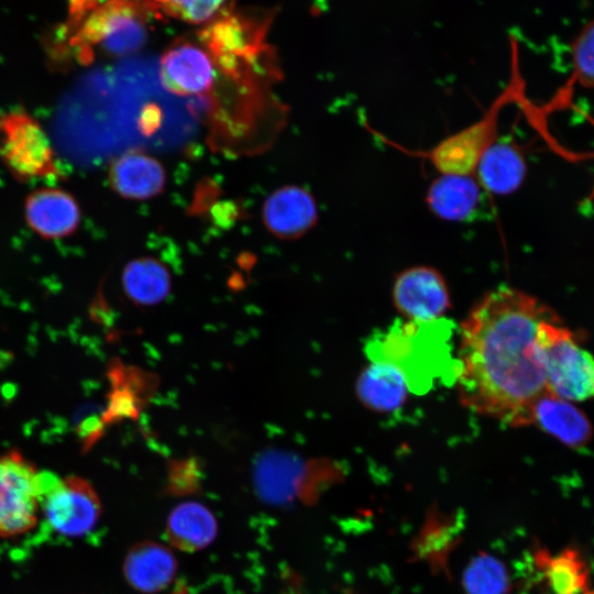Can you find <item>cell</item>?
Segmentation results:
<instances>
[{
	"label": "cell",
	"mask_w": 594,
	"mask_h": 594,
	"mask_svg": "<svg viewBox=\"0 0 594 594\" xmlns=\"http://www.w3.org/2000/svg\"><path fill=\"white\" fill-rule=\"evenodd\" d=\"M559 320L537 298L498 286L463 321L458 351L460 400L473 411L512 427L531 425L535 403L548 393L539 324Z\"/></svg>",
	"instance_id": "6da1fadb"
},
{
	"label": "cell",
	"mask_w": 594,
	"mask_h": 594,
	"mask_svg": "<svg viewBox=\"0 0 594 594\" xmlns=\"http://www.w3.org/2000/svg\"><path fill=\"white\" fill-rule=\"evenodd\" d=\"M451 341L450 321H396L373 333L365 352L371 362L395 366L411 393L425 394L439 383H455L460 365Z\"/></svg>",
	"instance_id": "7a4b0ae2"
},
{
	"label": "cell",
	"mask_w": 594,
	"mask_h": 594,
	"mask_svg": "<svg viewBox=\"0 0 594 594\" xmlns=\"http://www.w3.org/2000/svg\"><path fill=\"white\" fill-rule=\"evenodd\" d=\"M339 471L329 463L305 461L282 449H268L258 454L253 465L256 495L266 504L289 505L315 503L338 479Z\"/></svg>",
	"instance_id": "3957f363"
},
{
	"label": "cell",
	"mask_w": 594,
	"mask_h": 594,
	"mask_svg": "<svg viewBox=\"0 0 594 594\" xmlns=\"http://www.w3.org/2000/svg\"><path fill=\"white\" fill-rule=\"evenodd\" d=\"M559 320L539 324L538 345L548 393L564 400L594 397V356Z\"/></svg>",
	"instance_id": "277c9868"
},
{
	"label": "cell",
	"mask_w": 594,
	"mask_h": 594,
	"mask_svg": "<svg viewBox=\"0 0 594 594\" xmlns=\"http://www.w3.org/2000/svg\"><path fill=\"white\" fill-rule=\"evenodd\" d=\"M101 510L100 498L88 481L41 471L40 520L53 532L82 537L95 528Z\"/></svg>",
	"instance_id": "5b68a950"
},
{
	"label": "cell",
	"mask_w": 594,
	"mask_h": 594,
	"mask_svg": "<svg viewBox=\"0 0 594 594\" xmlns=\"http://www.w3.org/2000/svg\"><path fill=\"white\" fill-rule=\"evenodd\" d=\"M0 162L18 180L59 175L48 135L24 110L9 111L0 117Z\"/></svg>",
	"instance_id": "8992f818"
},
{
	"label": "cell",
	"mask_w": 594,
	"mask_h": 594,
	"mask_svg": "<svg viewBox=\"0 0 594 594\" xmlns=\"http://www.w3.org/2000/svg\"><path fill=\"white\" fill-rule=\"evenodd\" d=\"M41 470L13 450L0 455V537L30 532L40 522Z\"/></svg>",
	"instance_id": "52a82bcc"
},
{
	"label": "cell",
	"mask_w": 594,
	"mask_h": 594,
	"mask_svg": "<svg viewBox=\"0 0 594 594\" xmlns=\"http://www.w3.org/2000/svg\"><path fill=\"white\" fill-rule=\"evenodd\" d=\"M518 85L514 76L508 88L490 105L481 118L442 139L427 153L440 174L474 175L481 157L498 138L499 113L514 98Z\"/></svg>",
	"instance_id": "ba28073f"
},
{
	"label": "cell",
	"mask_w": 594,
	"mask_h": 594,
	"mask_svg": "<svg viewBox=\"0 0 594 594\" xmlns=\"http://www.w3.org/2000/svg\"><path fill=\"white\" fill-rule=\"evenodd\" d=\"M153 10L145 0H110L90 18L84 36L113 54L132 52L143 43Z\"/></svg>",
	"instance_id": "9c48e42d"
},
{
	"label": "cell",
	"mask_w": 594,
	"mask_h": 594,
	"mask_svg": "<svg viewBox=\"0 0 594 594\" xmlns=\"http://www.w3.org/2000/svg\"><path fill=\"white\" fill-rule=\"evenodd\" d=\"M393 301L406 320L432 321L450 307L443 276L430 266H414L400 272L393 284Z\"/></svg>",
	"instance_id": "30bf717a"
},
{
	"label": "cell",
	"mask_w": 594,
	"mask_h": 594,
	"mask_svg": "<svg viewBox=\"0 0 594 594\" xmlns=\"http://www.w3.org/2000/svg\"><path fill=\"white\" fill-rule=\"evenodd\" d=\"M158 73L163 87L182 97L211 92L218 79L211 54L189 41L175 43L164 52Z\"/></svg>",
	"instance_id": "8fae6325"
},
{
	"label": "cell",
	"mask_w": 594,
	"mask_h": 594,
	"mask_svg": "<svg viewBox=\"0 0 594 594\" xmlns=\"http://www.w3.org/2000/svg\"><path fill=\"white\" fill-rule=\"evenodd\" d=\"M262 219L266 230L283 240H295L312 229L318 207L309 190L297 185L275 189L264 201Z\"/></svg>",
	"instance_id": "7c38bea8"
},
{
	"label": "cell",
	"mask_w": 594,
	"mask_h": 594,
	"mask_svg": "<svg viewBox=\"0 0 594 594\" xmlns=\"http://www.w3.org/2000/svg\"><path fill=\"white\" fill-rule=\"evenodd\" d=\"M177 570L178 563L173 550L152 540L133 544L123 561L125 581L143 594L164 591L174 581Z\"/></svg>",
	"instance_id": "4fadbf2b"
},
{
	"label": "cell",
	"mask_w": 594,
	"mask_h": 594,
	"mask_svg": "<svg viewBox=\"0 0 594 594\" xmlns=\"http://www.w3.org/2000/svg\"><path fill=\"white\" fill-rule=\"evenodd\" d=\"M25 218L30 228L42 238L59 239L77 230L80 209L69 193L54 187L41 188L28 196Z\"/></svg>",
	"instance_id": "5bb4252c"
},
{
	"label": "cell",
	"mask_w": 594,
	"mask_h": 594,
	"mask_svg": "<svg viewBox=\"0 0 594 594\" xmlns=\"http://www.w3.org/2000/svg\"><path fill=\"white\" fill-rule=\"evenodd\" d=\"M484 190L474 175L440 174L426 193V204L438 218L450 222L475 219Z\"/></svg>",
	"instance_id": "9a60e30c"
},
{
	"label": "cell",
	"mask_w": 594,
	"mask_h": 594,
	"mask_svg": "<svg viewBox=\"0 0 594 594\" xmlns=\"http://www.w3.org/2000/svg\"><path fill=\"white\" fill-rule=\"evenodd\" d=\"M109 182L121 197L146 200L164 190L166 170L154 156L132 150L113 161L109 169Z\"/></svg>",
	"instance_id": "2e32d148"
},
{
	"label": "cell",
	"mask_w": 594,
	"mask_h": 594,
	"mask_svg": "<svg viewBox=\"0 0 594 594\" xmlns=\"http://www.w3.org/2000/svg\"><path fill=\"white\" fill-rule=\"evenodd\" d=\"M526 174L527 163L519 146L499 136L485 151L474 172L483 190L496 196L516 191L522 185Z\"/></svg>",
	"instance_id": "e0dca14e"
},
{
	"label": "cell",
	"mask_w": 594,
	"mask_h": 594,
	"mask_svg": "<svg viewBox=\"0 0 594 594\" xmlns=\"http://www.w3.org/2000/svg\"><path fill=\"white\" fill-rule=\"evenodd\" d=\"M165 532L173 548L193 553L207 548L216 539L218 521L207 506L187 501L170 510Z\"/></svg>",
	"instance_id": "ac0fdd59"
},
{
	"label": "cell",
	"mask_w": 594,
	"mask_h": 594,
	"mask_svg": "<svg viewBox=\"0 0 594 594\" xmlns=\"http://www.w3.org/2000/svg\"><path fill=\"white\" fill-rule=\"evenodd\" d=\"M531 424L570 447H582L592 436L587 417L572 404L549 393L535 403Z\"/></svg>",
	"instance_id": "d6986e66"
},
{
	"label": "cell",
	"mask_w": 594,
	"mask_h": 594,
	"mask_svg": "<svg viewBox=\"0 0 594 594\" xmlns=\"http://www.w3.org/2000/svg\"><path fill=\"white\" fill-rule=\"evenodd\" d=\"M355 392L365 407L387 414L400 409L410 391L404 375L395 366L371 362L360 373Z\"/></svg>",
	"instance_id": "ffe728a7"
},
{
	"label": "cell",
	"mask_w": 594,
	"mask_h": 594,
	"mask_svg": "<svg viewBox=\"0 0 594 594\" xmlns=\"http://www.w3.org/2000/svg\"><path fill=\"white\" fill-rule=\"evenodd\" d=\"M111 393L101 422L112 424L122 419L136 418L142 406L154 391L155 381L139 369L113 364L109 371Z\"/></svg>",
	"instance_id": "44dd1931"
},
{
	"label": "cell",
	"mask_w": 594,
	"mask_h": 594,
	"mask_svg": "<svg viewBox=\"0 0 594 594\" xmlns=\"http://www.w3.org/2000/svg\"><path fill=\"white\" fill-rule=\"evenodd\" d=\"M122 287L134 304L152 306L162 302L169 295L172 278L169 271L161 261L139 257L125 265Z\"/></svg>",
	"instance_id": "7402d4cb"
},
{
	"label": "cell",
	"mask_w": 594,
	"mask_h": 594,
	"mask_svg": "<svg viewBox=\"0 0 594 594\" xmlns=\"http://www.w3.org/2000/svg\"><path fill=\"white\" fill-rule=\"evenodd\" d=\"M534 559L551 594H590L588 569L576 550L552 557L540 549Z\"/></svg>",
	"instance_id": "603a6c76"
},
{
	"label": "cell",
	"mask_w": 594,
	"mask_h": 594,
	"mask_svg": "<svg viewBox=\"0 0 594 594\" xmlns=\"http://www.w3.org/2000/svg\"><path fill=\"white\" fill-rule=\"evenodd\" d=\"M462 585L465 594H508L510 575L502 560L480 552L465 566Z\"/></svg>",
	"instance_id": "cb8c5ba5"
},
{
	"label": "cell",
	"mask_w": 594,
	"mask_h": 594,
	"mask_svg": "<svg viewBox=\"0 0 594 594\" xmlns=\"http://www.w3.org/2000/svg\"><path fill=\"white\" fill-rule=\"evenodd\" d=\"M571 52L573 73L569 86L578 82L584 88L594 89V20L575 36Z\"/></svg>",
	"instance_id": "d4e9b609"
},
{
	"label": "cell",
	"mask_w": 594,
	"mask_h": 594,
	"mask_svg": "<svg viewBox=\"0 0 594 594\" xmlns=\"http://www.w3.org/2000/svg\"><path fill=\"white\" fill-rule=\"evenodd\" d=\"M224 0H154L158 10L167 15L189 23L209 20Z\"/></svg>",
	"instance_id": "484cf974"
},
{
	"label": "cell",
	"mask_w": 594,
	"mask_h": 594,
	"mask_svg": "<svg viewBox=\"0 0 594 594\" xmlns=\"http://www.w3.org/2000/svg\"><path fill=\"white\" fill-rule=\"evenodd\" d=\"M200 469L195 460L176 461L167 475V492L174 495H190L200 488Z\"/></svg>",
	"instance_id": "4316f807"
}]
</instances>
